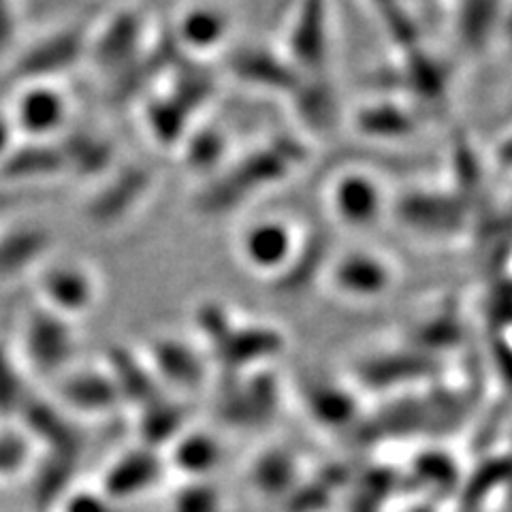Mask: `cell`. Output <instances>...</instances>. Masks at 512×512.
<instances>
[{
    "label": "cell",
    "mask_w": 512,
    "mask_h": 512,
    "mask_svg": "<svg viewBox=\"0 0 512 512\" xmlns=\"http://www.w3.org/2000/svg\"><path fill=\"white\" fill-rule=\"evenodd\" d=\"M75 335L69 318L50 308H35L24 327V350L30 365L41 374L60 372L73 357Z\"/></svg>",
    "instance_id": "cell-1"
},
{
    "label": "cell",
    "mask_w": 512,
    "mask_h": 512,
    "mask_svg": "<svg viewBox=\"0 0 512 512\" xmlns=\"http://www.w3.org/2000/svg\"><path fill=\"white\" fill-rule=\"evenodd\" d=\"M84 47L86 41L79 30H58L32 43L15 62L13 73L26 84H47V79L69 71L82 58Z\"/></svg>",
    "instance_id": "cell-2"
},
{
    "label": "cell",
    "mask_w": 512,
    "mask_h": 512,
    "mask_svg": "<svg viewBox=\"0 0 512 512\" xmlns=\"http://www.w3.org/2000/svg\"><path fill=\"white\" fill-rule=\"evenodd\" d=\"M69 103L64 94L50 84H28L15 101L13 128L35 141H52L62 124L67 122Z\"/></svg>",
    "instance_id": "cell-3"
},
{
    "label": "cell",
    "mask_w": 512,
    "mask_h": 512,
    "mask_svg": "<svg viewBox=\"0 0 512 512\" xmlns=\"http://www.w3.org/2000/svg\"><path fill=\"white\" fill-rule=\"evenodd\" d=\"M244 261L261 274L284 271L297 252L295 235L282 220H259L246 229L242 242Z\"/></svg>",
    "instance_id": "cell-4"
},
{
    "label": "cell",
    "mask_w": 512,
    "mask_h": 512,
    "mask_svg": "<svg viewBox=\"0 0 512 512\" xmlns=\"http://www.w3.org/2000/svg\"><path fill=\"white\" fill-rule=\"evenodd\" d=\"M39 284L47 301L45 308L64 318L88 310L96 297L94 278L90 276V271L79 265L58 263L47 267Z\"/></svg>",
    "instance_id": "cell-5"
},
{
    "label": "cell",
    "mask_w": 512,
    "mask_h": 512,
    "mask_svg": "<svg viewBox=\"0 0 512 512\" xmlns=\"http://www.w3.org/2000/svg\"><path fill=\"white\" fill-rule=\"evenodd\" d=\"M333 212L350 227H370L382 212L378 182L361 171L342 173L331 188Z\"/></svg>",
    "instance_id": "cell-6"
},
{
    "label": "cell",
    "mask_w": 512,
    "mask_h": 512,
    "mask_svg": "<svg viewBox=\"0 0 512 512\" xmlns=\"http://www.w3.org/2000/svg\"><path fill=\"white\" fill-rule=\"evenodd\" d=\"M331 280L340 293L357 299L382 295L393 282V269L380 254L348 252L335 263Z\"/></svg>",
    "instance_id": "cell-7"
},
{
    "label": "cell",
    "mask_w": 512,
    "mask_h": 512,
    "mask_svg": "<svg viewBox=\"0 0 512 512\" xmlns=\"http://www.w3.org/2000/svg\"><path fill=\"white\" fill-rule=\"evenodd\" d=\"M399 216L423 233H455L463 227V203L444 192H412L399 203Z\"/></svg>",
    "instance_id": "cell-8"
},
{
    "label": "cell",
    "mask_w": 512,
    "mask_h": 512,
    "mask_svg": "<svg viewBox=\"0 0 512 512\" xmlns=\"http://www.w3.org/2000/svg\"><path fill=\"white\" fill-rule=\"evenodd\" d=\"M284 346L282 335L274 327L252 325V327H231L220 344L214 348L220 361L227 363L233 370L259 363L267 357H274Z\"/></svg>",
    "instance_id": "cell-9"
},
{
    "label": "cell",
    "mask_w": 512,
    "mask_h": 512,
    "mask_svg": "<svg viewBox=\"0 0 512 512\" xmlns=\"http://www.w3.org/2000/svg\"><path fill=\"white\" fill-rule=\"evenodd\" d=\"M58 395L64 404L77 412H107L122 399L114 378L103 370L69 374L60 382Z\"/></svg>",
    "instance_id": "cell-10"
},
{
    "label": "cell",
    "mask_w": 512,
    "mask_h": 512,
    "mask_svg": "<svg viewBox=\"0 0 512 512\" xmlns=\"http://www.w3.org/2000/svg\"><path fill=\"white\" fill-rule=\"evenodd\" d=\"M67 169L58 143L28 139L15 143L13 150L0 163V173L9 180H37Z\"/></svg>",
    "instance_id": "cell-11"
},
{
    "label": "cell",
    "mask_w": 512,
    "mask_h": 512,
    "mask_svg": "<svg viewBox=\"0 0 512 512\" xmlns=\"http://www.w3.org/2000/svg\"><path fill=\"white\" fill-rule=\"evenodd\" d=\"M152 374L178 387H195L203 378V363L197 352L180 340H158L150 352Z\"/></svg>",
    "instance_id": "cell-12"
},
{
    "label": "cell",
    "mask_w": 512,
    "mask_h": 512,
    "mask_svg": "<svg viewBox=\"0 0 512 512\" xmlns=\"http://www.w3.org/2000/svg\"><path fill=\"white\" fill-rule=\"evenodd\" d=\"M50 248V235L39 227H18L0 235V278L22 274Z\"/></svg>",
    "instance_id": "cell-13"
},
{
    "label": "cell",
    "mask_w": 512,
    "mask_h": 512,
    "mask_svg": "<svg viewBox=\"0 0 512 512\" xmlns=\"http://www.w3.org/2000/svg\"><path fill=\"white\" fill-rule=\"evenodd\" d=\"M160 463L150 453H131L111 468L105 476L107 498H128L156 483Z\"/></svg>",
    "instance_id": "cell-14"
},
{
    "label": "cell",
    "mask_w": 512,
    "mask_h": 512,
    "mask_svg": "<svg viewBox=\"0 0 512 512\" xmlns=\"http://www.w3.org/2000/svg\"><path fill=\"white\" fill-rule=\"evenodd\" d=\"M229 20L227 15H222L216 9L210 7H195L182 15L178 32L182 43H186L192 50H212L216 47L224 35H227Z\"/></svg>",
    "instance_id": "cell-15"
},
{
    "label": "cell",
    "mask_w": 512,
    "mask_h": 512,
    "mask_svg": "<svg viewBox=\"0 0 512 512\" xmlns=\"http://www.w3.org/2000/svg\"><path fill=\"white\" fill-rule=\"evenodd\" d=\"M137 35H139V26L133 15H118V18L103 30V35L94 43L96 62H99L107 71L118 69L126 58H131Z\"/></svg>",
    "instance_id": "cell-16"
},
{
    "label": "cell",
    "mask_w": 512,
    "mask_h": 512,
    "mask_svg": "<svg viewBox=\"0 0 512 512\" xmlns=\"http://www.w3.org/2000/svg\"><path fill=\"white\" fill-rule=\"evenodd\" d=\"M434 365L436 363L429 357L425 359L423 355H410V352H406V355H389L365 363L361 367V378L372 387H391V384L410 380L414 376H425L429 367Z\"/></svg>",
    "instance_id": "cell-17"
},
{
    "label": "cell",
    "mask_w": 512,
    "mask_h": 512,
    "mask_svg": "<svg viewBox=\"0 0 512 512\" xmlns=\"http://www.w3.org/2000/svg\"><path fill=\"white\" fill-rule=\"evenodd\" d=\"M58 148L64 156V165L82 175L99 173L107 167L111 150L105 141H99L86 133H69L67 139L58 143Z\"/></svg>",
    "instance_id": "cell-18"
},
{
    "label": "cell",
    "mask_w": 512,
    "mask_h": 512,
    "mask_svg": "<svg viewBox=\"0 0 512 512\" xmlns=\"http://www.w3.org/2000/svg\"><path fill=\"white\" fill-rule=\"evenodd\" d=\"M143 188H146V178L139 171L128 173L122 180L118 178L99 197H94V201L90 203V216L96 220H109L116 218L118 214H124Z\"/></svg>",
    "instance_id": "cell-19"
},
{
    "label": "cell",
    "mask_w": 512,
    "mask_h": 512,
    "mask_svg": "<svg viewBox=\"0 0 512 512\" xmlns=\"http://www.w3.org/2000/svg\"><path fill=\"white\" fill-rule=\"evenodd\" d=\"M173 463L186 474H203L218 463V446L201 434L186 436L173 448Z\"/></svg>",
    "instance_id": "cell-20"
},
{
    "label": "cell",
    "mask_w": 512,
    "mask_h": 512,
    "mask_svg": "<svg viewBox=\"0 0 512 512\" xmlns=\"http://www.w3.org/2000/svg\"><path fill=\"white\" fill-rule=\"evenodd\" d=\"M310 410L320 423L340 427L355 414V399L342 389L318 387L310 393Z\"/></svg>",
    "instance_id": "cell-21"
},
{
    "label": "cell",
    "mask_w": 512,
    "mask_h": 512,
    "mask_svg": "<svg viewBox=\"0 0 512 512\" xmlns=\"http://www.w3.org/2000/svg\"><path fill=\"white\" fill-rule=\"evenodd\" d=\"M28 391L26 384L15 367L13 359L9 357L7 348L0 344V416L9 419L20 412L22 404L26 402Z\"/></svg>",
    "instance_id": "cell-22"
},
{
    "label": "cell",
    "mask_w": 512,
    "mask_h": 512,
    "mask_svg": "<svg viewBox=\"0 0 512 512\" xmlns=\"http://www.w3.org/2000/svg\"><path fill=\"white\" fill-rule=\"evenodd\" d=\"M186 109L175 99H160L152 101L148 107V124L156 139L163 143H173L182 137L184 131Z\"/></svg>",
    "instance_id": "cell-23"
},
{
    "label": "cell",
    "mask_w": 512,
    "mask_h": 512,
    "mask_svg": "<svg viewBox=\"0 0 512 512\" xmlns=\"http://www.w3.org/2000/svg\"><path fill=\"white\" fill-rule=\"evenodd\" d=\"M182 425V410L173 404H165L160 399H154L146 406V414H143L141 429L146 434V440L158 442L171 438L175 431Z\"/></svg>",
    "instance_id": "cell-24"
},
{
    "label": "cell",
    "mask_w": 512,
    "mask_h": 512,
    "mask_svg": "<svg viewBox=\"0 0 512 512\" xmlns=\"http://www.w3.org/2000/svg\"><path fill=\"white\" fill-rule=\"evenodd\" d=\"M323 18L308 15L303 18L293 35V54L299 62H320L323 58Z\"/></svg>",
    "instance_id": "cell-25"
},
{
    "label": "cell",
    "mask_w": 512,
    "mask_h": 512,
    "mask_svg": "<svg viewBox=\"0 0 512 512\" xmlns=\"http://www.w3.org/2000/svg\"><path fill=\"white\" fill-rule=\"evenodd\" d=\"M186 152V158L190 160L192 167L210 169L224 154V137L212 131V128H203V131L188 137Z\"/></svg>",
    "instance_id": "cell-26"
},
{
    "label": "cell",
    "mask_w": 512,
    "mask_h": 512,
    "mask_svg": "<svg viewBox=\"0 0 512 512\" xmlns=\"http://www.w3.org/2000/svg\"><path fill=\"white\" fill-rule=\"evenodd\" d=\"M237 71L246 73L252 79H261L265 77L267 82H274V86H286V84H295L293 73L274 58H267L261 52H248L242 60H237Z\"/></svg>",
    "instance_id": "cell-27"
},
{
    "label": "cell",
    "mask_w": 512,
    "mask_h": 512,
    "mask_svg": "<svg viewBox=\"0 0 512 512\" xmlns=\"http://www.w3.org/2000/svg\"><path fill=\"white\" fill-rule=\"evenodd\" d=\"M361 126L365 131L376 133V135H399L408 131L410 122L402 109L382 105V107L365 109L361 114Z\"/></svg>",
    "instance_id": "cell-28"
},
{
    "label": "cell",
    "mask_w": 512,
    "mask_h": 512,
    "mask_svg": "<svg viewBox=\"0 0 512 512\" xmlns=\"http://www.w3.org/2000/svg\"><path fill=\"white\" fill-rule=\"evenodd\" d=\"M30 459L28 438L18 431H3L0 434V478L20 474Z\"/></svg>",
    "instance_id": "cell-29"
},
{
    "label": "cell",
    "mask_w": 512,
    "mask_h": 512,
    "mask_svg": "<svg viewBox=\"0 0 512 512\" xmlns=\"http://www.w3.org/2000/svg\"><path fill=\"white\" fill-rule=\"evenodd\" d=\"M288 476H293V459H288L284 453H269L254 466V480H259L267 489L286 485Z\"/></svg>",
    "instance_id": "cell-30"
},
{
    "label": "cell",
    "mask_w": 512,
    "mask_h": 512,
    "mask_svg": "<svg viewBox=\"0 0 512 512\" xmlns=\"http://www.w3.org/2000/svg\"><path fill=\"white\" fill-rule=\"evenodd\" d=\"M64 512H107L105 498L92 493H71L64 498Z\"/></svg>",
    "instance_id": "cell-31"
},
{
    "label": "cell",
    "mask_w": 512,
    "mask_h": 512,
    "mask_svg": "<svg viewBox=\"0 0 512 512\" xmlns=\"http://www.w3.org/2000/svg\"><path fill=\"white\" fill-rule=\"evenodd\" d=\"M15 35H18V20H15L13 9L7 3H0V56L9 52Z\"/></svg>",
    "instance_id": "cell-32"
},
{
    "label": "cell",
    "mask_w": 512,
    "mask_h": 512,
    "mask_svg": "<svg viewBox=\"0 0 512 512\" xmlns=\"http://www.w3.org/2000/svg\"><path fill=\"white\" fill-rule=\"evenodd\" d=\"M15 128H13V122L9 116L0 114V163H3L5 156L13 150L15 146Z\"/></svg>",
    "instance_id": "cell-33"
}]
</instances>
